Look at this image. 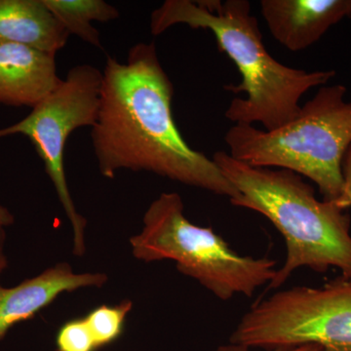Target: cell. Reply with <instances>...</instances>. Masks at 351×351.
<instances>
[{
  "label": "cell",
  "mask_w": 351,
  "mask_h": 351,
  "mask_svg": "<svg viewBox=\"0 0 351 351\" xmlns=\"http://www.w3.org/2000/svg\"><path fill=\"white\" fill-rule=\"evenodd\" d=\"M14 223H15L14 215L5 206L0 204V226L7 228L14 225Z\"/></svg>",
  "instance_id": "ac0fdd59"
},
{
  "label": "cell",
  "mask_w": 351,
  "mask_h": 351,
  "mask_svg": "<svg viewBox=\"0 0 351 351\" xmlns=\"http://www.w3.org/2000/svg\"><path fill=\"white\" fill-rule=\"evenodd\" d=\"M184 210L177 193H162L152 201L142 232L129 239L134 257L145 263L173 261L181 274L221 301L252 297L276 278V261L239 255L213 228L191 223Z\"/></svg>",
  "instance_id": "5b68a950"
},
{
  "label": "cell",
  "mask_w": 351,
  "mask_h": 351,
  "mask_svg": "<svg viewBox=\"0 0 351 351\" xmlns=\"http://www.w3.org/2000/svg\"><path fill=\"white\" fill-rule=\"evenodd\" d=\"M108 280L101 272L76 274L69 263H59L14 287L0 285V341L14 326L34 318L64 293L101 288Z\"/></svg>",
  "instance_id": "ba28073f"
},
{
  "label": "cell",
  "mask_w": 351,
  "mask_h": 351,
  "mask_svg": "<svg viewBox=\"0 0 351 351\" xmlns=\"http://www.w3.org/2000/svg\"><path fill=\"white\" fill-rule=\"evenodd\" d=\"M213 160L239 191L230 199L233 206L263 215L285 240L286 260L269 289L280 288L304 267L321 274L336 267L351 279V219L341 203L318 200L313 186L293 171L255 167L223 151Z\"/></svg>",
  "instance_id": "3957f363"
},
{
  "label": "cell",
  "mask_w": 351,
  "mask_h": 351,
  "mask_svg": "<svg viewBox=\"0 0 351 351\" xmlns=\"http://www.w3.org/2000/svg\"><path fill=\"white\" fill-rule=\"evenodd\" d=\"M348 18H350V19H351V11H350V16H348Z\"/></svg>",
  "instance_id": "d6986e66"
},
{
  "label": "cell",
  "mask_w": 351,
  "mask_h": 351,
  "mask_svg": "<svg viewBox=\"0 0 351 351\" xmlns=\"http://www.w3.org/2000/svg\"><path fill=\"white\" fill-rule=\"evenodd\" d=\"M179 24L213 32L219 51L239 69L241 82L226 86L232 93L247 95L233 99L226 110V119L235 124L258 122L265 130H276L299 115L300 101L308 90L336 75L291 68L270 56L247 0H166L152 13L154 36Z\"/></svg>",
  "instance_id": "7a4b0ae2"
},
{
  "label": "cell",
  "mask_w": 351,
  "mask_h": 351,
  "mask_svg": "<svg viewBox=\"0 0 351 351\" xmlns=\"http://www.w3.org/2000/svg\"><path fill=\"white\" fill-rule=\"evenodd\" d=\"M43 2L69 36H77L97 48H101L100 34L92 23H108L119 18V11L104 0H43Z\"/></svg>",
  "instance_id": "7c38bea8"
},
{
  "label": "cell",
  "mask_w": 351,
  "mask_h": 351,
  "mask_svg": "<svg viewBox=\"0 0 351 351\" xmlns=\"http://www.w3.org/2000/svg\"><path fill=\"white\" fill-rule=\"evenodd\" d=\"M101 85L100 69L87 64L75 66L59 87L32 108L27 117L0 129V138L22 134L36 147L73 228V251L76 257L86 253L87 221L71 197L64 172V147L73 131L82 127L92 128L96 123Z\"/></svg>",
  "instance_id": "52a82bcc"
},
{
  "label": "cell",
  "mask_w": 351,
  "mask_h": 351,
  "mask_svg": "<svg viewBox=\"0 0 351 351\" xmlns=\"http://www.w3.org/2000/svg\"><path fill=\"white\" fill-rule=\"evenodd\" d=\"M341 84L320 88L292 121L276 130L235 124L226 132L230 156L255 167L293 171L318 186L323 199L343 197V161L351 145V101Z\"/></svg>",
  "instance_id": "277c9868"
},
{
  "label": "cell",
  "mask_w": 351,
  "mask_h": 351,
  "mask_svg": "<svg viewBox=\"0 0 351 351\" xmlns=\"http://www.w3.org/2000/svg\"><path fill=\"white\" fill-rule=\"evenodd\" d=\"M57 351H96L93 335L84 317L64 323L56 335Z\"/></svg>",
  "instance_id": "5bb4252c"
},
{
  "label": "cell",
  "mask_w": 351,
  "mask_h": 351,
  "mask_svg": "<svg viewBox=\"0 0 351 351\" xmlns=\"http://www.w3.org/2000/svg\"><path fill=\"white\" fill-rule=\"evenodd\" d=\"M4 226H0V276L8 267V258L5 254L6 232Z\"/></svg>",
  "instance_id": "e0dca14e"
},
{
  "label": "cell",
  "mask_w": 351,
  "mask_h": 351,
  "mask_svg": "<svg viewBox=\"0 0 351 351\" xmlns=\"http://www.w3.org/2000/svg\"><path fill=\"white\" fill-rule=\"evenodd\" d=\"M56 54L14 43H0V104L34 108L62 82Z\"/></svg>",
  "instance_id": "30bf717a"
},
{
  "label": "cell",
  "mask_w": 351,
  "mask_h": 351,
  "mask_svg": "<svg viewBox=\"0 0 351 351\" xmlns=\"http://www.w3.org/2000/svg\"><path fill=\"white\" fill-rule=\"evenodd\" d=\"M132 307L133 302L125 300L117 306L104 304L96 307L84 316L98 350L110 345L121 336Z\"/></svg>",
  "instance_id": "4fadbf2b"
},
{
  "label": "cell",
  "mask_w": 351,
  "mask_h": 351,
  "mask_svg": "<svg viewBox=\"0 0 351 351\" xmlns=\"http://www.w3.org/2000/svg\"><path fill=\"white\" fill-rule=\"evenodd\" d=\"M230 343L267 351L315 343L351 351V279L323 287L295 286L257 302L242 316Z\"/></svg>",
  "instance_id": "8992f818"
},
{
  "label": "cell",
  "mask_w": 351,
  "mask_h": 351,
  "mask_svg": "<svg viewBox=\"0 0 351 351\" xmlns=\"http://www.w3.org/2000/svg\"><path fill=\"white\" fill-rule=\"evenodd\" d=\"M343 193L341 203L346 209L351 207V145L343 161Z\"/></svg>",
  "instance_id": "9a60e30c"
},
{
  "label": "cell",
  "mask_w": 351,
  "mask_h": 351,
  "mask_svg": "<svg viewBox=\"0 0 351 351\" xmlns=\"http://www.w3.org/2000/svg\"><path fill=\"white\" fill-rule=\"evenodd\" d=\"M217 351H253L251 348H246L244 346L234 345V343H228V345L221 346ZM272 351H324L320 346L315 345V343H306V345H302L295 346L292 348H285V350H276Z\"/></svg>",
  "instance_id": "2e32d148"
},
{
  "label": "cell",
  "mask_w": 351,
  "mask_h": 351,
  "mask_svg": "<svg viewBox=\"0 0 351 351\" xmlns=\"http://www.w3.org/2000/svg\"><path fill=\"white\" fill-rule=\"evenodd\" d=\"M174 86L154 43H137L126 63L108 57L100 110L91 140L99 171L113 179L121 170L154 173L215 195L239 191L213 159L182 138L172 112Z\"/></svg>",
  "instance_id": "6da1fadb"
},
{
  "label": "cell",
  "mask_w": 351,
  "mask_h": 351,
  "mask_svg": "<svg viewBox=\"0 0 351 351\" xmlns=\"http://www.w3.org/2000/svg\"><path fill=\"white\" fill-rule=\"evenodd\" d=\"M69 38L43 0H0V43L20 44L56 54Z\"/></svg>",
  "instance_id": "8fae6325"
},
{
  "label": "cell",
  "mask_w": 351,
  "mask_h": 351,
  "mask_svg": "<svg viewBox=\"0 0 351 351\" xmlns=\"http://www.w3.org/2000/svg\"><path fill=\"white\" fill-rule=\"evenodd\" d=\"M351 0H262L261 12L270 34L293 52L311 47L350 16Z\"/></svg>",
  "instance_id": "9c48e42d"
}]
</instances>
